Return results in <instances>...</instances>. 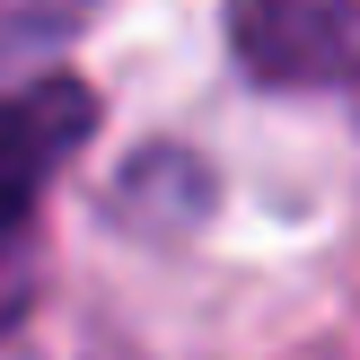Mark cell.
<instances>
[{
	"label": "cell",
	"instance_id": "2",
	"mask_svg": "<svg viewBox=\"0 0 360 360\" xmlns=\"http://www.w3.org/2000/svg\"><path fill=\"white\" fill-rule=\"evenodd\" d=\"M88 123H97V105H88L79 79H44V88L0 97V229L44 193V176L88 141Z\"/></svg>",
	"mask_w": 360,
	"mask_h": 360
},
{
	"label": "cell",
	"instance_id": "1",
	"mask_svg": "<svg viewBox=\"0 0 360 360\" xmlns=\"http://www.w3.org/2000/svg\"><path fill=\"white\" fill-rule=\"evenodd\" d=\"M229 27L255 79H352L360 70V0H238Z\"/></svg>",
	"mask_w": 360,
	"mask_h": 360
}]
</instances>
